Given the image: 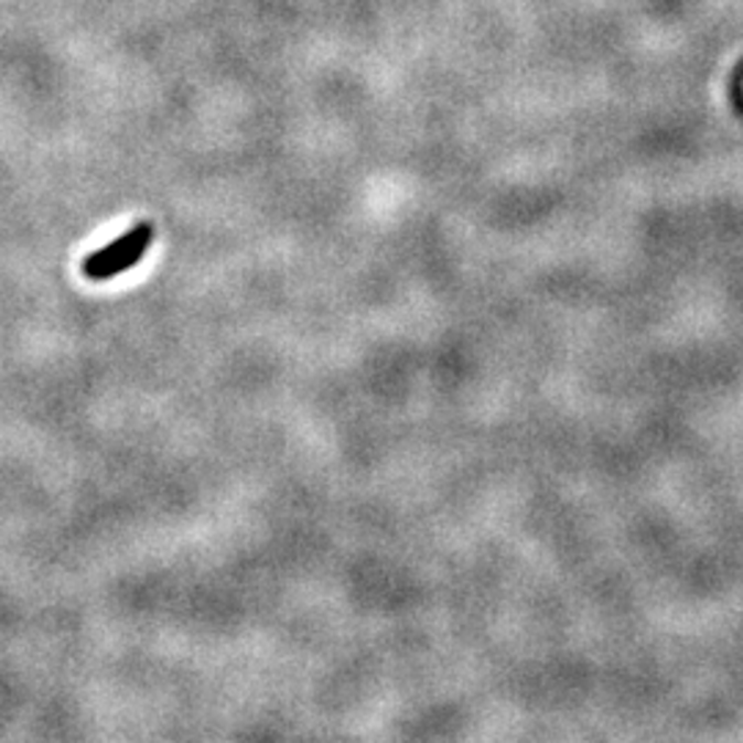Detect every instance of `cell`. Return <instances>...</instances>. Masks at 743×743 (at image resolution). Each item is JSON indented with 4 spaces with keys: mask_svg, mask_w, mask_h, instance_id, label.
Wrapping results in <instances>:
<instances>
[{
    "mask_svg": "<svg viewBox=\"0 0 743 743\" xmlns=\"http://www.w3.org/2000/svg\"><path fill=\"white\" fill-rule=\"evenodd\" d=\"M154 240V224L149 220H141L132 229H127L125 235L116 237L114 243H108L99 251L88 254L83 259V276L91 281H110L116 276L127 273V270L136 268L138 262L143 259V254L149 251Z\"/></svg>",
    "mask_w": 743,
    "mask_h": 743,
    "instance_id": "cell-1",
    "label": "cell"
}]
</instances>
